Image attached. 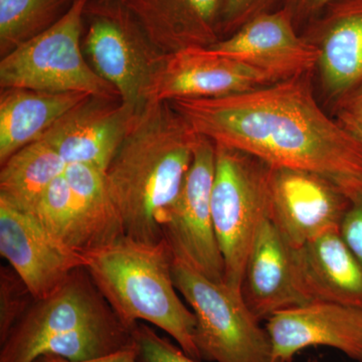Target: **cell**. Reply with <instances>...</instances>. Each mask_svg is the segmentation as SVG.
<instances>
[{
	"instance_id": "19",
	"label": "cell",
	"mask_w": 362,
	"mask_h": 362,
	"mask_svg": "<svg viewBox=\"0 0 362 362\" xmlns=\"http://www.w3.org/2000/svg\"><path fill=\"white\" fill-rule=\"evenodd\" d=\"M323 13L310 42L320 49L324 88L337 100L362 83V0H337Z\"/></svg>"
},
{
	"instance_id": "4",
	"label": "cell",
	"mask_w": 362,
	"mask_h": 362,
	"mask_svg": "<svg viewBox=\"0 0 362 362\" xmlns=\"http://www.w3.org/2000/svg\"><path fill=\"white\" fill-rule=\"evenodd\" d=\"M89 2L75 0L58 23L2 57L0 88L76 92L121 100L118 90L85 59L83 32Z\"/></svg>"
},
{
	"instance_id": "21",
	"label": "cell",
	"mask_w": 362,
	"mask_h": 362,
	"mask_svg": "<svg viewBox=\"0 0 362 362\" xmlns=\"http://www.w3.org/2000/svg\"><path fill=\"white\" fill-rule=\"evenodd\" d=\"M65 176L75 204L78 252L84 255L96 251L125 237L106 173L86 164H70Z\"/></svg>"
},
{
	"instance_id": "10",
	"label": "cell",
	"mask_w": 362,
	"mask_h": 362,
	"mask_svg": "<svg viewBox=\"0 0 362 362\" xmlns=\"http://www.w3.org/2000/svg\"><path fill=\"white\" fill-rule=\"evenodd\" d=\"M270 221L292 247L339 230L350 199L332 180L310 171L270 168Z\"/></svg>"
},
{
	"instance_id": "28",
	"label": "cell",
	"mask_w": 362,
	"mask_h": 362,
	"mask_svg": "<svg viewBox=\"0 0 362 362\" xmlns=\"http://www.w3.org/2000/svg\"><path fill=\"white\" fill-rule=\"evenodd\" d=\"M337 123L362 142V83L335 100Z\"/></svg>"
},
{
	"instance_id": "30",
	"label": "cell",
	"mask_w": 362,
	"mask_h": 362,
	"mask_svg": "<svg viewBox=\"0 0 362 362\" xmlns=\"http://www.w3.org/2000/svg\"><path fill=\"white\" fill-rule=\"evenodd\" d=\"M335 1L337 0H285L283 7L291 14L293 21L296 23L323 13Z\"/></svg>"
},
{
	"instance_id": "15",
	"label": "cell",
	"mask_w": 362,
	"mask_h": 362,
	"mask_svg": "<svg viewBox=\"0 0 362 362\" xmlns=\"http://www.w3.org/2000/svg\"><path fill=\"white\" fill-rule=\"evenodd\" d=\"M137 113L121 100L90 96L40 140L51 145L68 165L86 164L106 173Z\"/></svg>"
},
{
	"instance_id": "20",
	"label": "cell",
	"mask_w": 362,
	"mask_h": 362,
	"mask_svg": "<svg viewBox=\"0 0 362 362\" xmlns=\"http://www.w3.org/2000/svg\"><path fill=\"white\" fill-rule=\"evenodd\" d=\"M90 97L83 93L1 89L0 164L28 144L39 141L69 111Z\"/></svg>"
},
{
	"instance_id": "12",
	"label": "cell",
	"mask_w": 362,
	"mask_h": 362,
	"mask_svg": "<svg viewBox=\"0 0 362 362\" xmlns=\"http://www.w3.org/2000/svg\"><path fill=\"white\" fill-rule=\"evenodd\" d=\"M209 47L265 74L273 83L310 74L320 57L315 44L298 35L284 7L259 14Z\"/></svg>"
},
{
	"instance_id": "14",
	"label": "cell",
	"mask_w": 362,
	"mask_h": 362,
	"mask_svg": "<svg viewBox=\"0 0 362 362\" xmlns=\"http://www.w3.org/2000/svg\"><path fill=\"white\" fill-rule=\"evenodd\" d=\"M270 84L274 83L265 74L211 47H189L165 54L148 102L226 96Z\"/></svg>"
},
{
	"instance_id": "16",
	"label": "cell",
	"mask_w": 362,
	"mask_h": 362,
	"mask_svg": "<svg viewBox=\"0 0 362 362\" xmlns=\"http://www.w3.org/2000/svg\"><path fill=\"white\" fill-rule=\"evenodd\" d=\"M298 289L308 302H331L362 310V265L339 230L293 247Z\"/></svg>"
},
{
	"instance_id": "7",
	"label": "cell",
	"mask_w": 362,
	"mask_h": 362,
	"mask_svg": "<svg viewBox=\"0 0 362 362\" xmlns=\"http://www.w3.org/2000/svg\"><path fill=\"white\" fill-rule=\"evenodd\" d=\"M85 18L83 49L90 66L118 90L122 103L139 112L165 54L121 1L90 0Z\"/></svg>"
},
{
	"instance_id": "9",
	"label": "cell",
	"mask_w": 362,
	"mask_h": 362,
	"mask_svg": "<svg viewBox=\"0 0 362 362\" xmlns=\"http://www.w3.org/2000/svg\"><path fill=\"white\" fill-rule=\"evenodd\" d=\"M117 318L85 268L35 300L1 343L0 362H33L42 345L71 330Z\"/></svg>"
},
{
	"instance_id": "31",
	"label": "cell",
	"mask_w": 362,
	"mask_h": 362,
	"mask_svg": "<svg viewBox=\"0 0 362 362\" xmlns=\"http://www.w3.org/2000/svg\"><path fill=\"white\" fill-rule=\"evenodd\" d=\"M33 362H138L137 352H136L134 344L126 347L122 350L114 352L109 356L99 357V358L90 359V361H71L68 359L58 356H52V354H44L37 357Z\"/></svg>"
},
{
	"instance_id": "26",
	"label": "cell",
	"mask_w": 362,
	"mask_h": 362,
	"mask_svg": "<svg viewBox=\"0 0 362 362\" xmlns=\"http://www.w3.org/2000/svg\"><path fill=\"white\" fill-rule=\"evenodd\" d=\"M131 334L138 362H199L170 340L159 337L146 323H138Z\"/></svg>"
},
{
	"instance_id": "5",
	"label": "cell",
	"mask_w": 362,
	"mask_h": 362,
	"mask_svg": "<svg viewBox=\"0 0 362 362\" xmlns=\"http://www.w3.org/2000/svg\"><path fill=\"white\" fill-rule=\"evenodd\" d=\"M270 168L250 154L216 145L211 190L214 233L225 264L223 282L240 291L257 233L270 218Z\"/></svg>"
},
{
	"instance_id": "8",
	"label": "cell",
	"mask_w": 362,
	"mask_h": 362,
	"mask_svg": "<svg viewBox=\"0 0 362 362\" xmlns=\"http://www.w3.org/2000/svg\"><path fill=\"white\" fill-rule=\"evenodd\" d=\"M216 145L199 136L185 185L162 225L163 240L180 259L214 282L225 281L211 214Z\"/></svg>"
},
{
	"instance_id": "18",
	"label": "cell",
	"mask_w": 362,
	"mask_h": 362,
	"mask_svg": "<svg viewBox=\"0 0 362 362\" xmlns=\"http://www.w3.org/2000/svg\"><path fill=\"white\" fill-rule=\"evenodd\" d=\"M161 54L220 40L225 0H122Z\"/></svg>"
},
{
	"instance_id": "32",
	"label": "cell",
	"mask_w": 362,
	"mask_h": 362,
	"mask_svg": "<svg viewBox=\"0 0 362 362\" xmlns=\"http://www.w3.org/2000/svg\"><path fill=\"white\" fill-rule=\"evenodd\" d=\"M310 362H320L318 361V359H312Z\"/></svg>"
},
{
	"instance_id": "13",
	"label": "cell",
	"mask_w": 362,
	"mask_h": 362,
	"mask_svg": "<svg viewBox=\"0 0 362 362\" xmlns=\"http://www.w3.org/2000/svg\"><path fill=\"white\" fill-rule=\"evenodd\" d=\"M273 362H293L309 347L339 350L362 362V310L331 302H309L267 319Z\"/></svg>"
},
{
	"instance_id": "11",
	"label": "cell",
	"mask_w": 362,
	"mask_h": 362,
	"mask_svg": "<svg viewBox=\"0 0 362 362\" xmlns=\"http://www.w3.org/2000/svg\"><path fill=\"white\" fill-rule=\"evenodd\" d=\"M0 255L35 300L44 299L85 268L86 258L57 240L33 214L0 199Z\"/></svg>"
},
{
	"instance_id": "23",
	"label": "cell",
	"mask_w": 362,
	"mask_h": 362,
	"mask_svg": "<svg viewBox=\"0 0 362 362\" xmlns=\"http://www.w3.org/2000/svg\"><path fill=\"white\" fill-rule=\"evenodd\" d=\"M75 0H0V54L49 30Z\"/></svg>"
},
{
	"instance_id": "22",
	"label": "cell",
	"mask_w": 362,
	"mask_h": 362,
	"mask_svg": "<svg viewBox=\"0 0 362 362\" xmlns=\"http://www.w3.org/2000/svg\"><path fill=\"white\" fill-rule=\"evenodd\" d=\"M68 164L44 140L28 144L9 157L0 170V199L33 213L45 190Z\"/></svg>"
},
{
	"instance_id": "6",
	"label": "cell",
	"mask_w": 362,
	"mask_h": 362,
	"mask_svg": "<svg viewBox=\"0 0 362 362\" xmlns=\"http://www.w3.org/2000/svg\"><path fill=\"white\" fill-rule=\"evenodd\" d=\"M173 282L197 319L194 343L202 361L273 362L270 337L242 291L209 280L173 259Z\"/></svg>"
},
{
	"instance_id": "29",
	"label": "cell",
	"mask_w": 362,
	"mask_h": 362,
	"mask_svg": "<svg viewBox=\"0 0 362 362\" xmlns=\"http://www.w3.org/2000/svg\"><path fill=\"white\" fill-rule=\"evenodd\" d=\"M339 230L343 240L362 265V194L350 202Z\"/></svg>"
},
{
	"instance_id": "25",
	"label": "cell",
	"mask_w": 362,
	"mask_h": 362,
	"mask_svg": "<svg viewBox=\"0 0 362 362\" xmlns=\"http://www.w3.org/2000/svg\"><path fill=\"white\" fill-rule=\"evenodd\" d=\"M35 301L28 286L9 267L0 269V344Z\"/></svg>"
},
{
	"instance_id": "3",
	"label": "cell",
	"mask_w": 362,
	"mask_h": 362,
	"mask_svg": "<svg viewBox=\"0 0 362 362\" xmlns=\"http://www.w3.org/2000/svg\"><path fill=\"white\" fill-rule=\"evenodd\" d=\"M84 256L86 270L126 328L152 324L168 333L187 356L202 361L194 343L197 319L176 292L175 258L165 240L147 244L125 235Z\"/></svg>"
},
{
	"instance_id": "2",
	"label": "cell",
	"mask_w": 362,
	"mask_h": 362,
	"mask_svg": "<svg viewBox=\"0 0 362 362\" xmlns=\"http://www.w3.org/2000/svg\"><path fill=\"white\" fill-rule=\"evenodd\" d=\"M199 135L169 102L138 112L106 170L126 237L158 244L162 225L180 195Z\"/></svg>"
},
{
	"instance_id": "1",
	"label": "cell",
	"mask_w": 362,
	"mask_h": 362,
	"mask_svg": "<svg viewBox=\"0 0 362 362\" xmlns=\"http://www.w3.org/2000/svg\"><path fill=\"white\" fill-rule=\"evenodd\" d=\"M197 134L273 168L310 171L362 194V142L317 103L310 74L257 89L169 102Z\"/></svg>"
},
{
	"instance_id": "33",
	"label": "cell",
	"mask_w": 362,
	"mask_h": 362,
	"mask_svg": "<svg viewBox=\"0 0 362 362\" xmlns=\"http://www.w3.org/2000/svg\"><path fill=\"white\" fill-rule=\"evenodd\" d=\"M108 1H122V0H108Z\"/></svg>"
},
{
	"instance_id": "27",
	"label": "cell",
	"mask_w": 362,
	"mask_h": 362,
	"mask_svg": "<svg viewBox=\"0 0 362 362\" xmlns=\"http://www.w3.org/2000/svg\"><path fill=\"white\" fill-rule=\"evenodd\" d=\"M277 0H225L220 33L232 35L259 14L269 13Z\"/></svg>"
},
{
	"instance_id": "17",
	"label": "cell",
	"mask_w": 362,
	"mask_h": 362,
	"mask_svg": "<svg viewBox=\"0 0 362 362\" xmlns=\"http://www.w3.org/2000/svg\"><path fill=\"white\" fill-rule=\"evenodd\" d=\"M293 247L270 218L259 228L243 276V297L258 320L276 312L308 303L298 289L293 269Z\"/></svg>"
},
{
	"instance_id": "24",
	"label": "cell",
	"mask_w": 362,
	"mask_h": 362,
	"mask_svg": "<svg viewBox=\"0 0 362 362\" xmlns=\"http://www.w3.org/2000/svg\"><path fill=\"white\" fill-rule=\"evenodd\" d=\"M32 214L57 240L78 252L75 204L65 173L45 190Z\"/></svg>"
}]
</instances>
